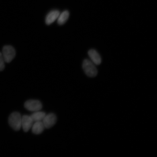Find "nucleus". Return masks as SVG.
Here are the masks:
<instances>
[{
  "label": "nucleus",
  "instance_id": "obj_1",
  "mask_svg": "<svg viewBox=\"0 0 157 157\" xmlns=\"http://www.w3.org/2000/svg\"><path fill=\"white\" fill-rule=\"evenodd\" d=\"M83 70L86 75L90 77H95L98 74L97 68L93 62L89 60L86 59L83 63Z\"/></svg>",
  "mask_w": 157,
  "mask_h": 157
},
{
  "label": "nucleus",
  "instance_id": "obj_2",
  "mask_svg": "<svg viewBox=\"0 0 157 157\" xmlns=\"http://www.w3.org/2000/svg\"><path fill=\"white\" fill-rule=\"evenodd\" d=\"M22 117L18 112L12 113L9 118V123L10 126L15 131H19L21 127Z\"/></svg>",
  "mask_w": 157,
  "mask_h": 157
},
{
  "label": "nucleus",
  "instance_id": "obj_3",
  "mask_svg": "<svg viewBox=\"0 0 157 157\" xmlns=\"http://www.w3.org/2000/svg\"><path fill=\"white\" fill-rule=\"evenodd\" d=\"M2 54L5 62L9 63L15 57L16 52L13 47L10 45H6L4 46Z\"/></svg>",
  "mask_w": 157,
  "mask_h": 157
},
{
  "label": "nucleus",
  "instance_id": "obj_4",
  "mask_svg": "<svg viewBox=\"0 0 157 157\" xmlns=\"http://www.w3.org/2000/svg\"><path fill=\"white\" fill-rule=\"evenodd\" d=\"M24 105L28 110L33 112L40 110L42 108V103L38 100H28L25 102Z\"/></svg>",
  "mask_w": 157,
  "mask_h": 157
},
{
  "label": "nucleus",
  "instance_id": "obj_5",
  "mask_svg": "<svg viewBox=\"0 0 157 157\" xmlns=\"http://www.w3.org/2000/svg\"><path fill=\"white\" fill-rule=\"evenodd\" d=\"M57 121V117L56 115L53 113H50L46 115L43 122L46 128H50L56 124Z\"/></svg>",
  "mask_w": 157,
  "mask_h": 157
},
{
  "label": "nucleus",
  "instance_id": "obj_6",
  "mask_svg": "<svg viewBox=\"0 0 157 157\" xmlns=\"http://www.w3.org/2000/svg\"><path fill=\"white\" fill-rule=\"evenodd\" d=\"M33 121L30 116L25 115L22 117L21 120V127L25 132H27L32 128Z\"/></svg>",
  "mask_w": 157,
  "mask_h": 157
},
{
  "label": "nucleus",
  "instance_id": "obj_7",
  "mask_svg": "<svg viewBox=\"0 0 157 157\" xmlns=\"http://www.w3.org/2000/svg\"><path fill=\"white\" fill-rule=\"evenodd\" d=\"M60 14L59 11L58 10H54L50 12L46 16L45 22L47 25H50L58 19Z\"/></svg>",
  "mask_w": 157,
  "mask_h": 157
},
{
  "label": "nucleus",
  "instance_id": "obj_8",
  "mask_svg": "<svg viewBox=\"0 0 157 157\" xmlns=\"http://www.w3.org/2000/svg\"><path fill=\"white\" fill-rule=\"evenodd\" d=\"M88 55L91 59L92 62L94 64L98 65L101 64V57L97 51L94 49H91L88 51Z\"/></svg>",
  "mask_w": 157,
  "mask_h": 157
},
{
  "label": "nucleus",
  "instance_id": "obj_9",
  "mask_svg": "<svg viewBox=\"0 0 157 157\" xmlns=\"http://www.w3.org/2000/svg\"><path fill=\"white\" fill-rule=\"evenodd\" d=\"M32 132L34 134H41L44 131L45 127L43 121H39L35 122L32 127Z\"/></svg>",
  "mask_w": 157,
  "mask_h": 157
},
{
  "label": "nucleus",
  "instance_id": "obj_10",
  "mask_svg": "<svg viewBox=\"0 0 157 157\" xmlns=\"http://www.w3.org/2000/svg\"><path fill=\"white\" fill-rule=\"evenodd\" d=\"M46 115V113L44 112L39 111L35 112V113L31 115L30 117L33 121L36 122V121H43Z\"/></svg>",
  "mask_w": 157,
  "mask_h": 157
},
{
  "label": "nucleus",
  "instance_id": "obj_11",
  "mask_svg": "<svg viewBox=\"0 0 157 157\" xmlns=\"http://www.w3.org/2000/svg\"><path fill=\"white\" fill-rule=\"evenodd\" d=\"M69 17V13L67 10L64 11L59 15L58 18V23L60 25L65 23Z\"/></svg>",
  "mask_w": 157,
  "mask_h": 157
},
{
  "label": "nucleus",
  "instance_id": "obj_12",
  "mask_svg": "<svg viewBox=\"0 0 157 157\" xmlns=\"http://www.w3.org/2000/svg\"><path fill=\"white\" fill-rule=\"evenodd\" d=\"M5 61L2 53L0 52V71H2L5 68Z\"/></svg>",
  "mask_w": 157,
  "mask_h": 157
}]
</instances>
